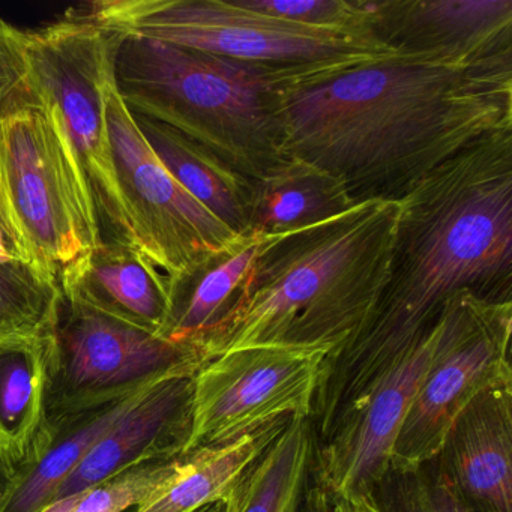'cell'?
Wrapping results in <instances>:
<instances>
[{"label": "cell", "instance_id": "6da1fadb", "mask_svg": "<svg viewBox=\"0 0 512 512\" xmlns=\"http://www.w3.org/2000/svg\"><path fill=\"white\" fill-rule=\"evenodd\" d=\"M463 290L512 302V131L455 155L400 200L382 296L364 328L323 367L311 415L323 440Z\"/></svg>", "mask_w": 512, "mask_h": 512}, {"label": "cell", "instance_id": "7a4b0ae2", "mask_svg": "<svg viewBox=\"0 0 512 512\" xmlns=\"http://www.w3.org/2000/svg\"><path fill=\"white\" fill-rule=\"evenodd\" d=\"M286 154L353 202H400L433 170L512 131V58L464 64L395 55L286 94Z\"/></svg>", "mask_w": 512, "mask_h": 512}, {"label": "cell", "instance_id": "3957f363", "mask_svg": "<svg viewBox=\"0 0 512 512\" xmlns=\"http://www.w3.org/2000/svg\"><path fill=\"white\" fill-rule=\"evenodd\" d=\"M400 202L368 200L277 235L257 254L221 319L200 341L206 359L248 347L340 352L373 314L391 269Z\"/></svg>", "mask_w": 512, "mask_h": 512}, {"label": "cell", "instance_id": "277c9868", "mask_svg": "<svg viewBox=\"0 0 512 512\" xmlns=\"http://www.w3.org/2000/svg\"><path fill=\"white\" fill-rule=\"evenodd\" d=\"M115 83L134 116L160 122L257 182L286 154L284 103L295 77L275 68L119 37Z\"/></svg>", "mask_w": 512, "mask_h": 512}, {"label": "cell", "instance_id": "5b68a950", "mask_svg": "<svg viewBox=\"0 0 512 512\" xmlns=\"http://www.w3.org/2000/svg\"><path fill=\"white\" fill-rule=\"evenodd\" d=\"M77 11L119 37L275 68L298 86L397 53L374 35L310 28L242 7L239 0H101Z\"/></svg>", "mask_w": 512, "mask_h": 512}, {"label": "cell", "instance_id": "8992f818", "mask_svg": "<svg viewBox=\"0 0 512 512\" xmlns=\"http://www.w3.org/2000/svg\"><path fill=\"white\" fill-rule=\"evenodd\" d=\"M0 226L14 259L61 293L103 242L82 173L44 109L0 122Z\"/></svg>", "mask_w": 512, "mask_h": 512}, {"label": "cell", "instance_id": "52a82bcc", "mask_svg": "<svg viewBox=\"0 0 512 512\" xmlns=\"http://www.w3.org/2000/svg\"><path fill=\"white\" fill-rule=\"evenodd\" d=\"M118 43L119 35L77 10L26 32L35 91L82 173L101 239L136 247L116 184L104 101Z\"/></svg>", "mask_w": 512, "mask_h": 512}, {"label": "cell", "instance_id": "ba28073f", "mask_svg": "<svg viewBox=\"0 0 512 512\" xmlns=\"http://www.w3.org/2000/svg\"><path fill=\"white\" fill-rule=\"evenodd\" d=\"M439 320L436 353L401 425L389 473L412 472L436 460L473 398L512 385V302H491L463 290L446 299Z\"/></svg>", "mask_w": 512, "mask_h": 512}, {"label": "cell", "instance_id": "9c48e42d", "mask_svg": "<svg viewBox=\"0 0 512 512\" xmlns=\"http://www.w3.org/2000/svg\"><path fill=\"white\" fill-rule=\"evenodd\" d=\"M116 184L134 245L170 283L193 274L241 242L167 172L143 137L118 89H104Z\"/></svg>", "mask_w": 512, "mask_h": 512}, {"label": "cell", "instance_id": "30bf717a", "mask_svg": "<svg viewBox=\"0 0 512 512\" xmlns=\"http://www.w3.org/2000/svg\"><path fill=\"white\" fill-rule=\"evenodd\" d=\"M328 355L320 350L248 347L209 359L194 376L184 454L227 445L269 425L311 418Z\"/></svg>", "mask_w": 512, "mask_h": 512}, {"label": "cell", "instance_id": "8fae6325", "mask_svg": "<svg viewBox=\"0 0 512 512\" xmlns=\"http://www.w3.org/2000/svg\"><path fill=\"white\" fill-rule=\"evenodd\" d=\"M439 316L410 352L343 419L317 451V487L332 506L358 508L376 502L391 470L401 425L427 374L439 343Z\"/></svg>", "mask_w": 512, "mask_h": 512}, {"label": "cell", "instance_id": "7c38bea8", "mask_svg": "<svg viewBox=\"0 0 512 512\" xmlns=\"http://www.w3.org/2000/svg\"><path fill=\"white\" fill-rule=\"evenodd\" d=\"M56 344L74 385L107 388L169 373H197L205 362L196 344L176 343L95 310L61 293Z\"/></svg>", "mask_w": 512, "mask_h": 512}, {"label": "cell", "instance_id": "4fadbf2b", "mask_svg": "<svg viewBox=\"0 0 512 512\" xmlns=\"http://www.w3.org/2000/svg\"><path fill=\"white\" fill-rule=\"evenodd\" d=\"M371 31L401 55L440 61L512 58V0H368Z\"/></svg>", "mask_w": 512, "mask_h": 512}, {"label": "cell", "instance_id": "5bb4252c", "mask_svg": "<svg viewBox=\"0 0 512 512\" xmlns=\"http://www.w3.org/2000/svg\"><path fill=\"white\" fill-rule=\"evenodd\" d=\"M436 460L476 512H512V385L473 398Z\"/></svg>", "mask_w": 512, "mask_h": 512}, {"label": "cell", "instance_id": "9a60e30c", "mask_svg": "<svg viewBox=\"0 0 512 512\" xmlns=\"http://www.w3.org/2000/svg\"><path fill=\"white\" fill-rule=\"evenodd\" d=\"M196 373H170L152 380L127 415L122 416L77 464L53 500L86 493L115 476L131 461L170 434L188 442ZM187 446V445H185Z\"/></svg>", "mask_w": 512, "mask_h": 512}, {"label": "cell", "instance_id": "2e32d148", "mask_svg": "<svg viewBox=\"0 0 512 512\" xmlns=\"http://www.w3.org/2000/svg\"><path fill=\"white\" fill-rule=\"evenodd\" d=\"M62 293L160 337L169 319V281L133 245L101 242L76 283Z\"/></svg>", "mask_w": 512, "mask_h": 512}, {"label": "cell", "instance_id": "e0dca14e", "mask_svg": "<svg viewBox=\"0 0 512 512\" xmlns=\"http://www.w3.org/2000/svg\"><path fill=\"white\" fill-rule=\"evenodd\" d=\"M134 119L158 160L182 188L233 233L247 235L254 181L173 128L139 116Z\"/></svg>", "mask_w": 512, "mask_h": 512}, {"label": "cell", "instance_id": "ac0fdd59", "mask_svg": "<svg viewBox=\"0 0 512 512\" xmlns=\"http://www.w3.org/2000/svg\"><path fill=\"white\" fill-rule=\"evenodd\" d=\"M355 205L337 178L290 157L280 169L254 182L247 235L295 232L344 214Z\"/></svg>", "mask_w": 512, "mask_h": 512}, {"label": "cell", "instance_id": "d6986e66", "mask_svg": "<svg viewBox=\"0 0 512 512\" xmlns=\"http://www.w3.org/2000/svg\"><path fill=\"white\" fill-rule=\"evenodd\" d=\"M272 238L245 235L232 250L212 257L193 274L170 283L169 319L161 337L200 347L202 338L229 308L257 254Z\"/></svg>", "mask_w": 512, "mask_h": 512}, {"label": "cell", "instance_id": "ffe728a7", "mask_svg": "<svg viewBox=\"0 0 512 512\" xmlns=\"http://www.w3.org/2000/svg\"><path fill=\"white\" fill-rule=\"evenodd\" d=\"M313 448L310 419H290L245 470L224 502V512H296Z\"/></svg>", "mask_w": 512, "mask_h": 512}, {"label": "cell", "instance_id": "44dd1931", "mask_svg": "<svg viewBox=\"0 0 512 512\" xmlns=\"http://www.w3.org/2000/svg\"><path fill=\"white\" fill-rule=\"evenodd\" d=\"M58 355L55 332L25 343L0 346V443L14 451L38 424L44 373Z\"/></svg>", "mask_w": 512, "mask_h": 512}, {"label": "cell", "instance_id": "7402d4cb", "mask_svg": "<svg viewBox=\"0 0 512 512\" xmlns=\"http://www.w3.org/2000/svg\"><path fill=\"white\" fill-rule=\"evenodd\" d=\"M61 292L17 259L0 262V346L53 334Z\"/></svg>", "mask_w": 512, "mask_h": 512}, {"label": "cell", "instance_id": "603a6c76", "mask_svg": "<svg viewBox=\"0 0 512 512\" xmlns=\"http://www.w3.org/2000/svg\"><path fill=\"white\" fill-rule=\"evenodd\" d=\"M170 374V373H169ZM164 376V374H163ZM160 377V376H158ZM152 379L143 380L134 386L133 391L127 392L115 406L97 418L92 419L85 427L68 437L61 445L53 448L44 455L43 460L35 467L28 479L13 497V502L8 506L7 512H37L47 505V500L52 499L59 485L76 469L77 464L91 451L92 446L122 418L130 412L131 407L137 403L146 386Z\"/></svg>", "mask_w": 512, "mask_h": 512}, {"label": "cell", "instance_id": "cb8c5ba5", "mask_svg": "<svg viewBox=\"0 0 512 512\" xmlns=\"http://www.w3.org/2000/svg\"><path fill=\"white\" fill-rule=\"evenodd\" d=\"M148 463L116 473L83 494L74 512H124L131 506H143L166 493L188 467L190 457Z\"/></svg>", "mask_w": 512, "mask_h": 512}, {"label": "cell", "instance_id": "d4e9b609", "mask_svg": "<svg viewBox=\"0 0 512 512\" xmlns=\"http://www.w3.org/2000/svg\"><path fill=\"white\" fill-rule=\"evenodd\" d=\"M239 4L322 31L374 35L368 0H239Z\"/></svg>", "mask_w": 512, "mask_h": 512}, {"label": "cell", "instance_id": "484cf974", "mask_svg": "<svg viewBox=\"0 0 512 512\" xmlns=\"http://www.w3.org/2000/svg\"><path fill=\"white\" fill-rule=\"evenodd\" d=\"M395 482L382 512H476L433 461L406 473H389ZM379 505V503H377Z\"/></svg>", "mask_w": 512, "mask_h": 512}, {"label": "cell", "instance_id": "4316f807", "mask_svg": "<svg viewBox=\"0 0 512 512\" xmlns=\"http://www.w3.org/2000/svg\"><path fill=\"white\" fill-rule=\"evenodd\" d=\"M43 109L29 64L26 32L0 20V122Z\"/></svg>", "mask_w": 512, "mask_h": 512}, {"label": "cell", "instance_id": "83f0119b", "mask_svg": "<svg viewBox=\"0 0 512 512\" xmlns=\"http://www.w3.org/2000/svg\"><path fill=\"white\" fill-rule=\"evenodd\" d=\"M320 487H313L307 496V512H332L331 500Z\"/></svg>", "mask_w": 512, "mask_h": 512}, {"label": "cell", "instance_id": "f1b7e54d", "mask_svg": "<svg viewBox=\"0 0 512 512\" xmlns=\"http://www.w3.org/2000/svg\"><path fill=\"white\" fill-rule=\"evenodd\" d=\"M82 494H74V496L65 497L61 500H53L52 503H47L40 512H74L79 500L82 499Z\"/></svg>", "mask_w": 512, "mask_h": 512}, {"label": "cell", "instance_id": "f546056e", "mask_svg": "<svg viewBox=\"0 0 512 512\" xmlns=\"http://www.w3.org/2000/svg\"><path fill=\"white\" fill-rule=\"evenodd\" d=\"M14 259L13 251H11L10 242L5 236L4 229L0 226V262H7V260Z\"/></svg>", "mask_w": 512, "mask_h": 512}, {"label": "cell", "instance_id": "4dcf8cb0", "mask_svg": "<svg viewBox=\"0 0 512 512\" xmlns=\"http://www.w3.org/2000/svg\"><path fill=\"white\" fill-rule=\"evenodd\" d=\"M193 512H224V502L208 503V505L202 506V508Z\"/></svg>", "mask_w": 512, "mask_h": 512}, {"label": "cell", "instance_id": "1f68e13d", "mask_svg": "<svg viewBox=\"0 0 512 512\" xmlns=\"http://www.w3.org/2000/svg\"><path fill=\"white\" fill-rule=\"evenodd\" d=\"M356 512H382L380 506L376 503H367V505L361 506Z\"/></svg>", "mask_w": 512, "mask_h": 512}]
</instances>
